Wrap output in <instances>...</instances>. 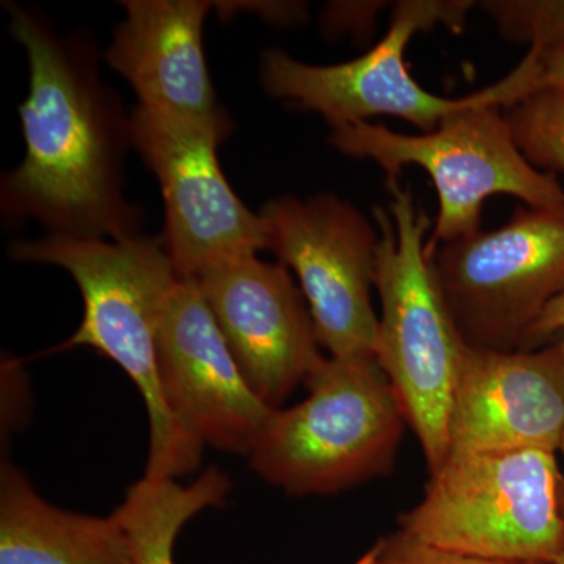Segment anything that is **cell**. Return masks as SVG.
Listing matches in <instances>:
<instances>
[{
    "label": "cell",
    "instance_id": "obj_2",
    "mask_svg": "<svg viewBox=\"0 0 564 564\" xmlns=\"http://www.w3.org/2000/svg\"><path fill=\"white\" fill-rule=\"evenodd\" d=\"M540 51L529 50L507 77L474 93L473 101L447 115L432 132L400 133L383 124L334 126L329 143L344 155L367 159L388 180L404 166H421L432 177L440 214L426 240L429 256L440 245L480 231L486 199L514 196L529 207L564 202L555 174L534 169L519 150L503 109L538 90Z\"/></svg>",
    "mask_w": 564,
    "mask_h": 564
},
{
    "label": "cell",
    "instance_id": "obj_16",
    "mask_svg": "<svg viewBox=\"0 0 564 564\" xmlns=\"http://www.w3.org/2000/svg\"><path fill=\"white\" fill-rule=\"evenodd\" d=\"M229 489L231 481L218 467H210L188 486L172 478L148 477L132 485L113 511L128 534L132 564H174V543L182 527L207 508L221 505Z\"/></svg>",
    "mask_w": 564,
    "mask_h": 564
},
{
    "label": "cell",
    "instance_id": "obj_18",
    "mask_svg": "<svg viewBox=\"0 0 564 564\" xmlns=\"http://www.w3.org/2000/svg\"><path fill=\"white\" fill-rule=\"evenodd\" d=\"M478 6L511 43L541 52L564 46V0H485Z\"/></svg>",
    "mask_w": 564,
    "mask_h": 564
},
{
    "label": "cell",
    "instance_id": "obj_17",
    "mask_svg": "<svg viewBox=\"0 0 564 564\" xmlns=\"http://www.w3.org/2000/svg\"><path fill=\"white\" fill-rule=\"evenodd\" d=\"M503 113L527 161L541 172L564 174V87L530 93Z\"/></svg>",
    "mask_w": 564,
    "mask_h": 564
},
{
    "label": "cell",
    "instance_id": "obj_10",
    "mask_svg": "<svg viewBox=\"0 0 564 564\" xmlns=\"http://www.w3.org/2000/svg\"><path fill=\"white\" fill-rule=\"evenodd\" d=\"M132 147L158 177L165 203L166 251L181 280L195 281L231 259L269 250L262 215L226 181L217 151L229 131L137 107Z\"/></svg>",
    "mask_w": 564,
    "mask_h": 564
},
{
    "label": "cell",
    "instance_id": "obj_7",
    "mask_svg": "<svg viewBox=\"0 0 564 564\" xmlns=\"http://www.w3.org/2000/svg\"><path fill=\"white\" fill-rule=\"evenodd\" d=\"M430 258L464 343L524 350L534 322L564 293V202L518 209L502 228L440 245Z\"/></svg>",
    "mask_w": 564,
    "mask_h": 564
},
{
    "label": "cell",
    "instance_id": "obj_11",
    "mask_svg": "<svg viewBox=\"0 0 564 564\" xmlns=\"http://www.w3.org/2000/svg\"><path fill=\"white\" fill-rule=\"evenodd\" d=\"M195 282L245 380L280 410L323 358L310 306L288 267L247 254Z\"/></svg>",
    "mask_w": 564,
    "mask_h": 564
},
{
    "label": "cell",
    "instance_id": "obj_1",
    "mask_svg": "<svg viewBox=\"0 0 564 564\" xmlns=\"http://www.w3.org/2000/svg\"><path fill=\"white\" fill-rule=\"evenodd\" d=\"M11 33L31 65L20 106L24 161L2 177L9 220L40 221L51 236L124 240L140 236L143 212L124 198L122 162L131 120L101 80L87 33L62 36L39 11L7 3Z\"/></svg>",
    "mask_w": 564,
    "mask_h": 564
},
{
    "label": "cell",
    "instance_id": "obj_21",
    "mask_svg": "<svg viewBox=\"0 0 564 564\" xmlns=\"http://www.w3.org/2000/svg\"><path fill=\"white\" fill-rule=\"evenodd\" d=\"M564 333V293L554 300L527 334L524 350L543 347L558 334Z\"/></svg>",
    "mask_w": 564,
    "mask_h": 564
},
{
    "label": "cell",
    "instance_id": "obj_14",
    "mask_svg": "<svg viewBox=\"0 0 564 564\" xmlns=\"http://www.w3.org/2000/svg\"><path fill=\"white\" fill-rule=\"evenodd\" d=\"M106 61L140 99V107L177 120L232 131L217 102L203 28L212 3L203 0H128Z\"/></svg>",
    "mask_w": 564,
    "mask_h": 564
},
{
    "label": "cell",
    "instance_id": "obj_24",
    "mask_svg": "<svg viewBox=\"0 0 564 564\" xmlns=\"http://www.w3.org/2000/svg\"><path fill=\"white\" fill-rule=\"evenodd\" d=\"M555 564H564V555L562 556V558L558 560V562H556Z\"/></svg>",
    "mask_w": 564,
    "mask_h": 564
},
{
    "label": "cell",
    "instance_id": "obj_6",
    "mask_svg": "<svg viewBox=\"0 0 564 564\" xmlns=\"http://www.w3.org/2000/svg\"><path fill=\"white\" fill-rule=\"evenodd\" d=\"M399 525L458 554L555 564L564 555L563 469L544 451L447 459Z\"/></svg>",
    "mask_w": 564,
    "mask_h": 564
},
{
    "label": "cell",
    "instance_id": "obj_20",
    "mask_svg": "<svg viewBox=\"0 0 564 564\" xmlns=\"http://www.w3.org/2000/svg\"><path fill=\"white\" fill-rule=\"evenodd\" d=\"M388 2H336L328 10L329 25L340 31L369 33L373 31L378 14L388 7Z\"/></svg>",
    "mask_w": 564,
    "mask_h": 564
},
{
    "label": "cell",
    "instance_id": "obj_4",
    "mask_svg": "<svg viewBox=\"0 0 564 564\" xmlns=\"http://www.w3.org/2000/svg\"><path fill=\"white\" fill-rule=\"evenodd\" d=\"M388 187L389 210L373 212L380 231L375 289L381 304L375 358L434 474L448 458V423L466 343L426 252L429 214L399 180H388Z\"/></svg>",
    "mask_w": 564,
    "mask_h": 564
},
{
    "label": "cell",
    "instance_id": "obj_22",
    "mask_svg": "<svg viewBox=\"0 0 564 564\" xmlns=\"http://www.w3.org/2000/svg\"><path fill=\"white\" fill-rule=\"evenodd\" d=\"M554 87H564V46L555 51H540L538 90Z\"/></svg>",
    "mask_w": 564,
    "mask_h": 564
},
{
    "label": "cell",
    "instance_id": "obj_15",
    "mask_svg": "<svg viewBox=\"0 0 564 564\" xmlns=\"http://www.w3.org/2000/svg\"><path fill=\"white\" fill-rule=\"evenodd\" d=\"M0 564H132V555L117 514L98 518L54 507L3 462Z\"/></svg>",
    "mask_w": 564,
    "mask_h": 564
},
{
    "label": "cell",
    "instance_id": "obj_19",
    "mask_svg": "<svg viewBox=\"0 0 564 564\" xmlns=\"http://www.w3.org/2000/svg\"><path fill=\"white\" fill-rule=\"evenodd\" d=\"M359 564H549L500 562L434 547L410 534L397 532L383 538Z\"/></svg>",
    "mask_w": 564,
    "mask_h": 564
},
{
    "label": "cell",
    "instance_id": "obj_3",
    "mask_svg": "<svg viewBox=\"0 0 564 564\" xmlns=\"http://www.w3.org/2000/svg\"><path fill=\"white\" fill-rule=\"evenodd\" d=\"M17 261L62 267L79 285L84 318L65 347H91L117 362L139 388L150 415L148 478L191 474L203 444L173 417L158 366V332L163 307L177 276L165 240L140 236L124 240L47 236L10 245Z\"/></svg>",
    "mask_w": 564,
    "mask_h": 564
},
{
    "label": "cell",
    "instance_id": "obj_12",
    "mask_svg": "<svg viewBox=\"0 0 564 564\" xmlns=\"http://www.w3.org/2000/svg\"><path fill=\"white\" fill-rule=\"evenodd\" d=\"M158 366L166 404L193 440L251 454L276 410L245 380L195 281H177L166 300Z\"/></svg>",
    "mask_w": 564,
    "mask_h": 564
},
{
    "label": "cell",
    "instance_id": "obj_13",
    "mask_svg": "<svg viewBox=\"0 0 564 564\" xmlns=\"http://www.w3.org/2000/svg\"><path fill=\"white\" fill-rule=\"evenodd\" d=\"M564 348L552 339L533 350L464 347L456 381L448 458L503 452H562Z\"/></svg>",
    "mask_w": 564,
    "mask_h": 564
},
{
    "label": "cell",
    "instance_id": "obj_9",
    "mask_svg": "<svg viewBox=\"0 0 564 564\" xmlns=\"http://www.w3.org/2000/svg\"><path fill=\"white\" fill-rule=\"evenodd\" d=\"M261 215L269 250L299 276L321 347L332 358H375L378 228L336 195L282 196Z\"/></svg>",
    "mask_w": 564,
    "mask_h": 564
},
{
    "label": "cell",
    "instance_id": "obj_5",
    "mask_svg": "<svg viewBox=\"0 0 564 564\" xmlns=\"http://www.w3.org/2000/svg\"><path fill=\"white\" fill-rule=\"evenodd\" d=\"M302 403L276 410L252 469L293 496H329L383 477L402 443V406L377 358H322Z\"/></svg>",
    "mask_w": 564,
    "mask_h": 564
},
{
    "label": "cell",
    "instance_id": "obj_23",
    "mask_svg": "<svg viewBox=\"0 0 564 564\" xmlns=\"http://www.w3.org/2000/svg\"><path fill=\"white\" fill-rule=\"evenodd\" d=\"M554 339H558L560 343H562L563 348H564V333L558 334V336L554 337ZM562 455H563V474H564V443H563V448H562Z\"/></svg>",
    "mask_w": 564,
    "mask_h": 564
},
{
    "label": "cell",
    "instance_id": "obj_8",
    "mask_svg": "<svg viewBox=\"0 0 564 564\" xmlns=\"http://www.w3.org/2000/svg\"><path fill=\"white\" fill-rule=\"evenodd\" d=\"M470 0H402L393 3L388 33L372 50L340 65L317 66L295 61L288 52L263 54L261 79L273 98L321 113L329 126L397 117L421 132H432L447 115L473 101V95L452 99L426 91L411 76L404 52L419 32L445 25L463 32Z\"/></svg>",
    "mask_w": 564,
    "mask_h": 564
}]
</instances>
